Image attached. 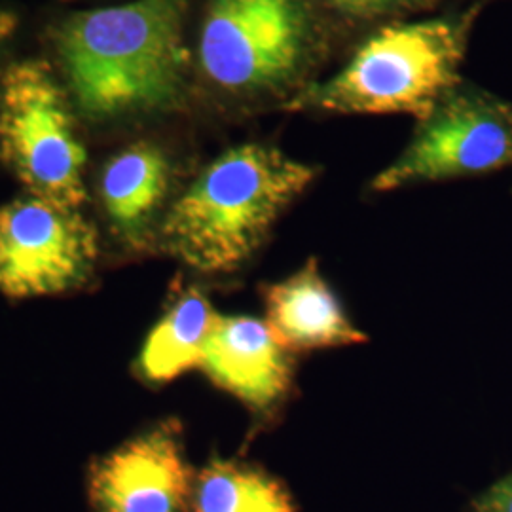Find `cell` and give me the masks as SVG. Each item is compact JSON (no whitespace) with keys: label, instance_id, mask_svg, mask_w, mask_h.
Wrapping results in <instances>:
<instances>
[{"label":"cell","instance_id":"3957f363","mask_svg":"<svg viewBox=\"0 0 512 512\" xmlns=\"http://www.w3.org/2000/svg\"><path fill=\"white\" fill-rule=\"evenodd\" d=\"M329 19L313 0H205L196 78L224 105H287L313 82Z\"/></svg>","mask_w":512,"mask_h":512},{"label":"cell","instance_id":"9c48e42d","mask_svg":"<svg viewBox=\"0 0 512 512\" xmlns=\"http://www.w3.org/2000/svg\"><path fill=\"white\" fill-rule=\"evenodd\" d=\"M173 184V156L156 141H135L110 156L99 177V198L114 236L131 249L156 241Z\"/></svg>","mask_w":512,"mask_h":512},{"label":"cell","instance_id":"8992f818","mask_svg":"<svg viewBox=\"0 0 512 512\" xmlns=\"http://www.w3.org/2000/svg\"><path fill=\"white\" fill-rule=\"evenodd\" d=\"M512 165V103L458 84L423 118L410 145L370 184L376 192L494 173Z\"/></svg>","mask_w":512,"mask_h":512},{"label":"cell","instance_id":"2e32d148","mask_svg":"<svg viewBox=\"0 0 512 512\" xmlns=\"http://www.w3.org/2000/svg\"><path fill=\"white\" fill-rule=\"evenodd\" d=\"M19 29V16L14 10H0V78L4 69L8 67L6 57L10 52L12 40Z\"/></svg>","mask_w":512,"mask_h":512},{"label":"cell","instance_id":"6da1fadb","mask_svg":"<svg viewBox=\"0 0 512 512\" xmlns=\"http://www.w3.org/2000/svg\"><path fill=\"white\" fill-rule=\"evenodd\" d=\"M188 0H131L73 12L50 31L78 118L126 126L183 110L196 84Z\"/></svg>","mask_w":512,"mask_h":512},{"label":"cell","instance_id":"30bf717a","mask_svg":"<svg viewBox=\"0 0 512 512\" xmlns=\"http://www.w3.org/2000/svg\"><path fill=\"white\" fill-rule=\"evenodd\" d=\"M200 368L215 384L258 410L274 406L293 380L291 353L275 340L266 321L247 315H219Z\"/></svg>","mask_w":512,"mask_h":512},{"label":"cell","instance_id":"ba28073f","mask_svg":"<svg viewBox=\"0 0 512 512\" xmlns=\"http://www.w3.org/2000/svg\"><path fill=\"white\" fill-rule=\"evenodd\" d=\"M194 476L173 421L95 461L88 478L93 512H190Z\"/></svg>","mask_w":512,"mask_h":512},{"label":"cell","instance_id":"277c9868","mask_svg":"<svg viewBox=\"0 0 512 512\" xmlns=\"http://www.w3.org/2000/svg\"><path fill=\"white\" fill-rule=\"evenodd\" d=\"M480 4L439 18L391 21L327 80H313L283 109L329 114H410L423 120L461 84Z\"/></svg>","mask_w":512,"mask_h":512},{"label":"cell","instance_id":"9a60e30c","mask_svg":"<svg viewBox=\"0 0 512 512\" xmlns=\"http://www.w3.org/2000/svg\"><path fill=\"white\" fill-rule=\"evenodd\" d=\"M473 512H512V473L499 478L488 490L476 495Z\"/></svg>","mask_w":512,"mask_h":512},{"label":"cell","instance_id":"7a4b0ae2","mask_svg":"<svg viewBox=\"0 0 512 512\" xmlns=\"http://www.w3.org/2000/svg\"><path fill=\"white\" fill-rule=\"evenodd\" d=\"M315 177L313 165L272 145L228 148L171 202L156 241L192 270L232 272Z\"/></svg>","mask_w":512,"mask_h":512},{"label":"cell","instance_id":"4fadbf2b","mask_svg":"<svg viewBox=\"0 0 512 512\" xmlns=\"http://www.w3.org/2000/svg\"><path fill=\"white\" fill-rule=\"evenodd\" d=\"M194 512H296L287 486L264 469L236 459H211L194 476Z\"/></svg>","mask_w":512,"mask_h":512},{"label":"cell","instance_id":"5b68a950","mask_svg":"<svg viewBox=\"0 0 512 512\" xmlns=\"http://www.w3.org/2000/svg\"><path fill=\"white\" fill-rule=\"evenodd\" d=\"M76 120L48 61L8 63L0 78V158L29 194L73 209L86 200V147Z\"/></svg>","mask_w":512,"mask_h":512},{"label":"cell","instance_id":"7c38bea8","mask_svg":"<svg viewBox=\"0 0 512 512\" xmlns=\"http://www.w3.org/2000/svg\"><path fill=\"white\" fill-rule=\"evenodd\" d=\"M219 319L200 291L184 293L148 334L139 370L148 382L164 384L190 368L202 366L209 334Z\"/></svg>","mask_w":512,"mask_h":512},{"label":"cell","instance_id":"8fae6325","mask_svg":"<svg viewBox=\"0 0 512 512\" xmlns=\"http://www.w3.org/2000/svg\"><path fill=\"white\" fill-rule=\"evenodd\" d=\"M266 325L289 353L363 344L338 296L311 258L296 274L264 291Z\"/></svg>","mask_w":512,"mask_h":512},{"label":"cell","instance_id":"52a82bcc","mask_svg":"<svg viewBox=\"0 0 512 512\" xmlns=\"http://www.w3.org/2000/svg\"><path fill=\"white\" fill-rule=\"evenodd\" d=\"M97 234L78 209L33 194L0 207V293L73 291L93 272Z\"/></svg>","mask_w":512,"mask_h":512},{"label":"cell","instance_id":"5bb4252c","mask_svg":"<svg viewBox=\"0 0 512 512\" xmlns=\"http://www.w3.org/2000/svg\"><path fill=\"white\" fill-rule=\"evenodd\" d=\"M325 14L348 21H385L431 10L440 0H313Z\"/></svg>","mask_w":512,"mask_h":512}]
</instances>
